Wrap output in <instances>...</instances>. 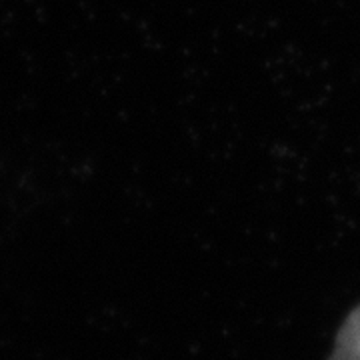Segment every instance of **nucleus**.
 <instances>
[{"instance_id":"nucleus-1","label":"nucleus","mask_w":360,"mask_h":360,"mask_svg":"<svg viewBox=\"0 0 360 360\" xmlns=\"http://www.w3.org/2000/svg\"><path fill=\"white\" fill-rule=\"evenodd\" d=\"M330 360H360V307L342 324Z\"/></svg>"}]
</instances>
